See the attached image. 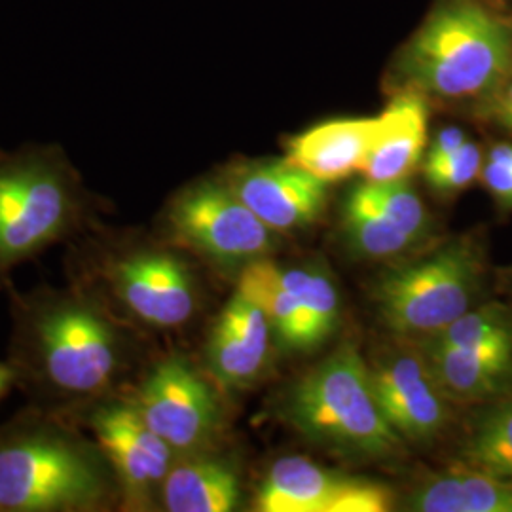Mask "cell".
<instances>
[{
	"label": "cell",
	"mask_w": 512,
	"mask_h": 512,
	"mask_svg": "<svg viewBox=\"0 0 512 512\" xmlns=\"http://www.w3.org/2000/svg\"><path fill=\"white\" fill-rule=\"evenodd\" d=\"M429 110L423 95L397 93L378 116V133L366 158V181L389 183L408 179L418 167L427 147Z\"/></svg>",
	"instance_id": "e0dca14e"
},
{
	"label": "cell",
	"mask_w": 512,
	"mask_h": 512,
	"mask_svg": "<svg viewBox=\"0 0 512 512\" xmlns=\"http://www.w3.org/2000/svg\"><path fill=\"white\" fill-rule=\"evenodd\" d=\"M283 283L293 291L304 321L306 351L323 346L340 319V293L321 268H279Z\"/></svg>",
	"instance_id": "7402d4cb"
},
{
	"label": "cell",
	"mask_w": 512,
	"mask_h": 512,
	"mask_svg": "<svg viewBox=\"0 0 512 512\" xmlns=\"http://www.w3.org/2000/svg\"><path fill=\"white\" fill-rule=\"evenodd\" d=\"M16 378V372L10 366L2 365L0 363V397L6 393V389L12 385Z\"/></svg>",
	"instance_id": "83f0119b"
},
{
	"label": "cell",
	"mask_w": 512,
	"mask_h": 512,
	"mask_svg": "<svg viewBox=\"0 0 512 512\" xmlns=\"http://www.w3.org/2000/svg\"><path fill=\"white\" fill-rule=\"evenodd\" d=\"M471 137L458 128V126H448V128L440 129L435 135V139L431 141V145L427 148V156H425V164H435L444 158H448L450 154H454L456 150L463 147Z\"/></svg>",
	"instance_id": "484cf974"
},
{
	"label": "cell",
	"mask_w": 512,
	"mask_h": 512,
	"mask_svg": "<svg viewBox=\"0 0 512 512\" xmlns=\"http://www.w3.org/2000/svg\"><path fill=\"white\" fill-rule=\"evenodd\" d=\"M167 222L179 243L220 268L243 270L274 249V232L224 181L188 186L171 203Z\"/></svg>",
	"instance_id": "52a82bcc"
},
{
	"label": "cell",
	"mask_w": 512,
	"mask_h": 512,
	"mask_svg": "<svg viewBox=\"0 0 512 512\" xmlns=\"http://www.w3.org/2000/svg\"><path fill=\"white\" fill-rule=\"evenodd\" d=\"M224 183L272 232L279 234L310 226L321 217L329 198V183L287 160L236 165L228 171Z\"/></svg>",
	"instance_id": "4fadbf2b"
},
{
	"label": "cell",
	"mask_w": 512,
	"mask_h": 512,
	"mask_svg": "<svg viewBox=\"0 0 512 512\" xmlns=\"http://www.w3.org/2000/svg\"><path fill=\"white\" fill-rule=\"evenodd\" d=\"M342 232L355 255L372 260L406 255L420 243L368 198L363 184L349 190L344 200Z\"/></svg>",
	"instance_id": "44dd1931"
},
{
	"label": "cell",
	"mask_w": 512,
	"mask_h": 512,
	"mask_svg": "<svg viewBox=\"0 0 512 512\" xmlns=\"http://www.w3.org/2000/svg\"><path fill=\"white\" fill-rule=\"evenodd\" d=\"M107 281L126 310L156 329L181 327L198 308L194 275L169 253L139 251L116 258Z\"/></svg>",
	"instance_id": "7c38bea8"
},
{
	"label": "cell",
	"mask_w": 512,
	"mask_h": 512,
	"mask_svg": "<svg viewBox=\"0 0 512 512\" xmlns=\"http://www.w3.org/2000/svg\"><path fill=\"white\" fill-rule=\"evenodd\" d=\"M376 133L378 116L330 120L293 137L285 160L325 183H336L363 171Z\"/></svg>",
	"instance_id": "2e32d148"
},
{
	"label": "cell",
	"mask_w": 512,
	"mask_h": 512,
	"mask_svg": "<svg viewBox=\"0 0 512 512\" xmlns=\"http://www.w3.org/2000/svg\"><path fill=\"white\" fill-rule=\"evenodd\" d=\"M418 346L452 403L471 408L512 395V344Z\"/></svg>",
	"instance_id": "9a60e30c"
},
{
	"label": "cell",
	"mask_w": 512,
	"mask_h": 512,
	"mask_svg": "<svg viewBox=\"0 0 512 512\" xmlns=\"http://www.w3.org/2000/svg\"><path fill=\"white\" fill-rule=\"evenodd\" d=\"M92 431L129 507H148L156 488H162L177 452L148 427L135 404L97 408Z\"/></svg>",
	"instance_id": "8fae6325"
},
{
	"label": "cell",
	"mask_w": 512,
	"mask_h": 512,
	"mask_svg": "<svg viewBox=\"0 0 512 512\" xmlns=\"http://www.w3.org/2000/svg\"><path fill=\"white\" fill-rule=\"evenodd\" d=\"M171 512H230L238 507V471L224 459L196 458L173 463L160 488Z\"/></svg>",
	"instance_id": "d6986e66"
},
{
	"label": "cell",
	"mask_w": 512,
	"mask_h": 512,
	"mask_svg": "<svg viewBox=\"0 0 512 512\" xmlns=\"http://www.w3.org/2000/svg\"><path fill=\"white\" fill-rule=\"evenodd\" d=\"M512 67V19L488 0H444L397 61L403 92L480 105Z\"/></svg>",
	"instance_id": "6da1fadb"
},
{
	"label": "cell",
	"mask_w": 512,
	"mask_h": 512,
	"mask_svg": "<svg viewBox=\"0 0 512 512\" xmlns=\"http://www.w3.org/2000/svg\"><path fill=\"white\" fill-rule=\"evenodd\" d=\"M285 414L300 435L349 458H389L403 446L353 344L336 349L294 385Z\"/></svg>",
	"instance_id": "7a4b0ae2"
},
{
	"label": "cell",
	"mask_w": 512,
	"mask_h": 512,
	"mask_svg": "<svg viewBox=\"0 0 512 512\" xmlns=\"http://www.w3.org/2000/svg\"><path fill=\"white\" fill-rule=\"evenodd\" d=\"M393 503L384 484L332 471L302 456L277 459L256 495L260 512H387Z\"/></svg>",
	"instance_id": "9c48e42d"
},
{
	"label": "cell",
	"mask_w": 512,
	"mask_h": 512,
	"mask_svg": "<svg viewBox=\"0 0 512 512\" xmlns=\"http://www.w3.org/2000/svg\"><path fill=\"white\" fill-rule=\"evenodd\" d=\"M478 181L501 215L512 213V143H494L484 152Z\"/></svg>",
	"instance_id": "cb8c5ba5"
},
{
	"label": "cell",
	"mask_w": 512,
	"mask_h": 512,
	"mask_svg": "<svg viewBox=\"0 0 512 512\" xmlns=\"http://www.w3.org/2000/svg\"><path fill=\"white\" fill-rule=\"evenodd\" d=\"M27 323L31 366L57 395L93 397L118 376L124 359L122 336L90 300L55 296L37 306Z\"/></svg>",
	"instance_id": "5b68a950"
},
{
	"label": "cell",
	"mask_w": 512,
	"mask_h": 512,
	"mask_svg": "<svg viewBox=\"0 0 512 512\" xmlns=\"http://www.w3.org/2000/svg\"><path fill=\"white\" fill-rule=\"evenodd\" d=\"M78 213V181L57 150L0 152V272L63 238Z\"/></svg>",
	"instance_id": "8992f818"
},
{
	"label": "cell",
	"mask_w": 512,
	"mask_h": 512,
	"mask_svg": "<svg viewBox=\"0 0 512 512\" xmlns=\"http://www.w3.org/2000/svg\"><path fill=\"white\" fill-rule=\"evenodd\" d=\"M494 285L497 293L505 294V296L512 298V264L507 266V268L495 270Z\"/></svg>",
	"instance_id": "4316f807"
},
{
	"label": "cell",
	"mask_w": 512,
	"mask_h": 512,
	"mask_svg": "<svg viewBox=\"0 0 512 512\" xmlns=\"http://www.w3.org/2000/svg\"><path fill=\"white\" fill-rule=\"evenodd\" d=\"M406 505L416 512H512V486L456 459L420 484Z\"/></svg>",
	"instance_id": "ac0fdd59"
},
{
	"label": "cell",
	"mask_w": 512,
	"mask_h": 512,
	"mask_svg": "<svg viewBox=\"0 0 512 512\" xmlns=\"http://www.w3.org/2000/svg\"><path fill=\"white\" fill-rule=\"evenodd\" d=\"M368 368L376 399L401 439L431 442L448 429L456 404L442 391L418 344L385 351Z\"/></svg>",
	"instance_id": "30bf717a"
},
{
	"label": "cell",
	"mask_w": 512,
	"mask_h": 512,
	"mask_svg": "<svg viewBox=\"0 0 512 512\" xmlns=\"http://www.w3.org/2000/svg\"><path fill=\"white\" fill-rule=\"evenodd\" d=\"M471 410L458 461L512 486V395Z\"/></svg>",
	"instance_id": "ffe728a7"
},
{
	"label": "cell",
	"mask_w": 512,
	"mask_h": 512,
	"mask_svg": "<svg viewBox=\"0 0 512 512\" xmlns=\"http://www.w3.org/2000/svg\"><path fill=\"white\" fill-rule=\"evenodd\" d=\"M482 162L484 150L475 139H469L448 158L435 164H423V175L429 186L440 196H458L459 192L467 190L478 181Z\"/></svg>",
	"instance_id": "603a6c76"
},
{
	"label": "cell",
	"mask_w": 512,
	"mask_h": 512,
	"mask_svg": "<svg viewBox=\"0 0 512 512\" xmlns=\"http://www.w3.org/2000/svg\"><path fill=\"white\" fill-rule=\"evenodd\" d=\"M494 275L484 239L471 232L382 275L374 298L387 329L420 342L482 304Z\"/></svg>",
	"instance_id": "3957f363"
},
{
	"label": "cell",
	"mask_w": 512,
	"mask_h": 512,
	"mask_svg": "<svg viewBox=\"0 0 512 512\" xmlns=\"http://www.w3.org/2000/svg\"><path fill=\"white\" fill-rule=\"evenodd\" d=\"M133 404L148 427L184 456L207 446L222 420L215 391L181 357L156 366Z\"/></svg>",
	"instance_id": "ba28073f"
},
{
	"label": "cell",
	"mask_w": 512,
	"mask_h": 512,
	"mask_svg": "<svg viewBox=\"0 0 512 512\" xmlns=\"http://www.w3.org/2000/svg\"><path fill=\"white\" fill-rule=\"evenodd\" d=\"M476 118L512 133V67L499 86L480 105H476Z\"/></svg>",
	"instance_id": "d4e9b609"
},
{
	"label": "cell",
	"mask_w": 512,
	"mask_h": 512,
	"mask_svg": "<svg viewBox=\"0 0 512 512\" xmlns=\"http://www.w3.org/2000/svg\"><path fill=\"white\" fill-rule=\"evenodd\" d=\"M274 330L260 302L238 285L211 330L205 357L217 384L243 389L253 384L270 359Z\"/></svg>",
	"instance_id": "5bb4252c"
},
{
	"label": "cell",
	"mask_w": 512,
	"mask_h": 512,
	"mask_svg": "<svg viewBox=\"0 0 512 512\" xmlns=\"http://www.w3.org/2000/svg\"><path fill=\"white\" fill-rule=\"evenodd\" d=\"M101 450L55 431L0 442V511H90L110 494Z\"/></svg>",
	"instance_id": "277c9868"
}]
</instances>
